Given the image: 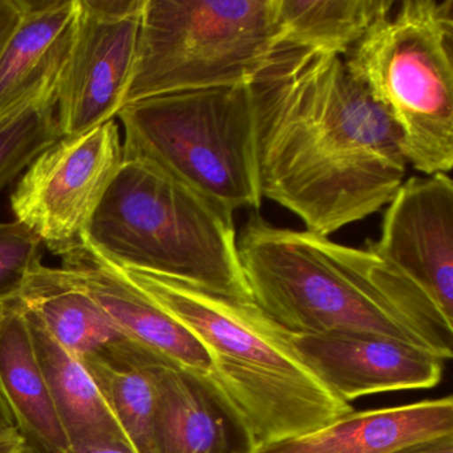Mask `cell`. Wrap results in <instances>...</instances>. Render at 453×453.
<instances>
[{
	"label": "cell",
	"mask_w": 453,
	"mask_h": 453,
	"mask_svg": "<svg viewBox=\"0 0 453 453\" xmlns=\"http://www.w3.org/2000/svg\"><path fill=\"white\" fill-rule=\"evenodd\" d=\"M249 91L262 198L323 237L388 205L407 171L402 134L343 57L280 46Z\"/></svg>",
	"instance_id": "obj_1"
},
{
	"label": "cell",
	"mask_w": 453,
	"mask_h": 453,
	"mask_svg": "<svg viewBox=\"0 0 453 453\" xmlns=\"http://www.w3.org/2000/svg\"><path fill=\"white\" fill-rule=\"evenodd\" d=\"M251 303L290 335L355 331L453 355V323L367 249L249 217L237 242Z\"/></svg>",
	"instance_id": "obj_2"
},
{
	"label": "cell",
	"mask_w": 453,
	"mask_h": 453,
	"mask_svg": "<svg viewBox=\"0 0 453 453\" xmlns=\"http://www.w3.org/2000/svg\"><path fill=\"white\" fill-rule=\"evenodd\" d=\"M116 267L203 343L211 378L245 418L257 444L315 431L351 412L352 405L320 381L290 335L256 304L155 273Z\"/></svg>",
	"instance_id": "obj_3"
},
{
	"label": "cell",
	"mask_w": 453,
	"mask_h": 453,
	"mask_svg": "<svg viewBox=\"0 0 453 453\" xmlns=\"http://www.w3.org/2000/svg\"><path fill=\"white\" fill-rule=\"evenodd\" d=\"M233 216L152 164L123 158L92 219L88 243L116 266L251 302Z\"/></svg>",
	"instance_id": "obj_4"
},
{
	"label": "cell",
	"mask_w": 453,
	"mask_h": 453,
	"mask_svg": "<svg viewBox=\"0 0 453 453\" xmlns=\"http://www.w3.org/2000/svg\"><path fill=\"white\" fill-rule=\"evenodd\" d=\"M426 176L453 166V0H403L343 58Z\"/></svg>",
	"instance_id": "obj_5"
},
{
	"label": "cell",
	"mask_w": 453,
	"mask_h": 453,
	"mask_svg": "<svg viewBox=\"0 0 453 453\" xmlns=\"http://www.w3.org/2000/svg\"><path fill=\"white\" fill-rule=\"evenodd\" d=\"M118 118L123 158L152 164L230 213L261 206L249 84L150 97Z\"/></svg>",
	"instance_id": "obj_6"
},
{
	"label": "cell",
	"mask_w": 453,
	"mask_h": 453,
	"mask_svg": "<svg viewBox=\"0 0 453 453\" xmlns=\"http://www.w3.org/2000/svg\"><path fill=\"white\" fill-rule=\"evenodd\" d=\"M280 47L278 0H145L124 107L163 95L246 86Z\"/></svg>",
	"instance_id": "obj_7"
},
{
	"label": "cell",
	"mask_w": 453,
	"mask_h": 453,
	"mask_svg": "<svg viewBox=\"0 0 453 453\" xmlns=\"http://www.w3.org/2000/svg\"><path fill=\"white\" fill-rule=\"evenodd\" d=\"M123 164L115 120L62 137L28 165L10 197L15 219L55 256L88 242L92 219Z\"/></svg>",
	"instance_id": "obj_8"
},
{
	"label": "cell",
	"mask_w": 453,
	"mask_h": 453,
	"mask_svg": "<svg viewBox=\"0 0 453 453\" xmlns=\"http://www.w3.org/2000/svg\"><path fill=\"white\" fill-rule=\"evenodd\" d=\"M145 0H79L75 39L58 87L62 137L118 118L134 75Z\"/></svg>",
	"instance_id": "obj_9"
},
{
	"label": "cell",
	"mask_w": 453,
	"mask_h": 453,
	"mask_svg": "<svg viewBox=\"0 0 453 453\" xmlns=\"http://www.w3.org/2000/svg\"><path fill=\"white\" fill-rule=\"evenodd\" d=\"M368 251L420 288L453 323V182L448 173L411 177L387 205Z\"/></svg>",
	"instance_id": "obj_10"
},
{
	"label": "cell",
	"mask_w": 453,
	"mask_h": 453,
	"mask_svg": "<svg viewBox=\"0 0 453 453\" xmlns=\"http://www.w3.org/2000/svg\"><path fill=\"white\" fill-rule=\"evenodd\" d=\"M290 335V334H288ZM299 357L343 402L381 392L434 388L444 360L396 339L355 331L290 335Z\"/></svg>",
	"instance_id": "obj_11"
},
{
	"label": "cell",
	"mask_w": 453,
	"mask_h": 453,
	"mask_svg": "<svg viewBox=\"0 0 453 453\" xmlns=\"http://www.w3.org/2000/svg\"><path fill=\"white\" fill-rule=\"evenodd\" d=\"M60 258L63 269L127 338L168 365L211 376L213 367L203 343L88 242Z\"/></svg>",
	"instance_id": "obj_12"
},
{
	"label": "cell",
	"mask_w": 453,
	"mask_h": 453,
	"mask_svg": "<svg viewBox=\"0 0 453 453\" xmlns=\"http://www.w3.org/2000/svg\"><path fill=\"white\" fill-rule=\"evenodd\" d=\"M17 298L81 362L100 363L118 370L171 365L127 338L63 267L39 264Z\"/></svg>",
	"instance_id": "obj_13"
},
{
	"label": "cell",
	"mask_w": 453,
	"mask_h": 453,
	"mask_svg": "<svg viewBox=\"0 0 453 453\" xmlns=\"http://www.w3.org/2000/svg\"><path fill=\"white\" fill-rule=\"evenodd\" d=\"M157 453H254L257 441L211 376L174 365L156 368Z\"/></svg>",
	"instance_id": "obj_14"
},
{
	"label": "cell",
	"mask_w": 453,
	"mask_h": 453,
	"mask_svg": "<svg viewBox=\"0 0 453 453\" xmlns=\"http://www.w3.org/2000/svg\"><path fill=\"white\" fill-rule=\"evenodd\" d=\"M453 434V399L351 411L322 428L262 442L254 453H391L431 437Z\"/></svg>",
	"instance_id": "obj_15"
},
{
	"label": "cell",
	"mask_w": 453,
	"mask_h": 453,
	"mask_svg": "<svg viewBox=\"0 0 453 453\" xmlns=\"http://www.w3.org/2000/svg\"><path fill=\"white\" fill-rule=\"evenodd\" d=\"M0 396L31 453H63L70 448L18 298L0 304Z\"/></svg>",
	"instance_id": "obj_16"
},
{
	"label": "cell",
	"mask_w": 453,
	"mask_h": 453,
	"mask_svg": "<svg viewBox=\"0 0 453 453\" xmlns=\"http://www.w3.org/2000/svg\"><path fill=\"white\" fill-rule=\"evenodd\" d=\"M78 17L79 0H22L19 23L0 55V111L60 79Z\"/></svg>",
	"instance_id": "obj_17"
},
{
	"label": "cell",
	"mask_w": 453,
	"mask_h": 453,
	"mask_svg": "<svg viewBox=\"0 0 453 453\" xmlns=\"http://www.w3.org/2000/svg\"><path fill=\"white\" fill-rule=\"evenodd\" d=\"M23 310L30 326L34 346L49 386L50 395L70 444H129L83 363L63 349L47 333L41 320L33 312L28 311L25 306Z\"/></svg>",
	"instance_id": "obj_18"
},
{
	"label": "cell",
	"mask_w": 453,
	"mask_h": 453,
	"mask_svg": "<svg viewBox=\"0 0 453 453\" xmlns=\"http://www.w3.org/2000/svg\"><path fill=\"white\" fill-rule=\"evenodd\" d=\"M396 0H278L280 46L346 57Z\"/></svg>",
	"instance_id": "obj_19"
},
{
	"label": "cell",
	"mask_w": 453,
	"mask_h": 453,
	"mask_svg": "<svg viewBox=\"0 0 453 453\" xmlns=\"http://www.w3.org/2000/svg\"><path fill=\"white\" fill-rule=\"evenodd\" d=\"M59 81H44L19 102L0 111V189L62 139L57 118Z\"/></svg>",
	"instance_id": "obj_20"
},
{
	"label": "cell",
	"mask_w": 453,
	"mask_h": 453,
	"mask_svg": "<svg viewBox=\"0 0 453 453\" xmlns=\"http://www.w3.org/2000/svg\"><path fill=\"white\" fill-rule=\"evenodd\" d=\"M107 402L113 418L136 453H157L156 448V368H110L81 362Z\"/></svg>",
	"instance_id": "obj_21"
},
{
	"label": "cell",
	"mask_w": 453,
	"mask_h": 453,
	"mask_svg": "<svg viewBox=\"0 0 453 453\" xmlns=\"http://www.w3.org/2000/svg\"><path fill=\"white\" fill-rule=\"evenodd\" d=\"M42 241L19 221L0 222V304L17 298L42 264Z\"/></svg>",
	"instance_id": "obj_22"
},
{
	"label": "cell",
	"mask_w": 453,
	"mask_h": 453,
	"mask_svg": "<svg viewBox=\"0 0 453 453\" xmlns=\"http://www.w3.org/2000/svg\"><path fill=\"white\" fill-rule=\"evenodd\" d=\"M22 15V0H0V55Z\"/></svg>",
	"instance_id": "obj_23"
},
{
	"label": "cell",
	"mask_w": 453,
	"mask_h": 453,
	"mask_svg": "<svg viewBox=\"0 0 453 453\" xmlns=\"http://www.w3.org/2000/svg\"><path fill=\"white\" fill-rule=\"evenodd\" d=\"M391 453H453V434L412 442Z\"/></svg>",
	"instance_id": "obj_24"
},
{
	"label": "cell",
	"mask_w": 453,
	"mask_h": 453,
	"mask_svg": "<svg viewBox=\"0 0 453 453\" xmlns=\"http://www.w3.org/2000/svg\"><path fill=\"white\" fill-rule=\"evenodd\" d=\"M63 453H136L127 442H81L70 445Z\"/></svg>",
	"instance_id": "obj_25"
},
{
	"label": "cell",
	"mask_w": 453,
	"mask_h": 453,
	"mask_svg": "<svg viewBox=\"0 0 453 453\" xmlns=\"http://www.w3.org/2000/svg\"><path fill=\"white\" fill-rule=\"evenodd\" d=\"M28 449L27 441L18 429L0 434V453H23Z\"/></svg>",
	"instance_id": "obj_26"
},
{
	"label": "cell",
	"mask_w": 453,
	"mask_h": 453,
	"mask_svg": "<svg viewBox=\"0 0 453 453\" xmlns=\"http://www.w3.org/2000/svg\"><path fill=\"white\" fill-rule=\"evenodd\" d=\"M12 429H18L17 424H15L14 418H12L6 403L0 396V434L2 432L12 431Z\"/></svg>",
	"instance_id": "obj_27"
},
{
	"label": "cell",
	"mask_w": 453,
	"mask_h": 453,
	"mask_svg": "<svg viewBox=\"0 0 453 453\" xmlns=\"http://www.w3.org/2000/svg\"><path fill=\"white\" fill-rule=\"evenodd\" d=\"M23 453H31V450L28 449V450H26V452H23Z\"/></svg>",
	"instance_id": "obj_28"
}]
</instances>
